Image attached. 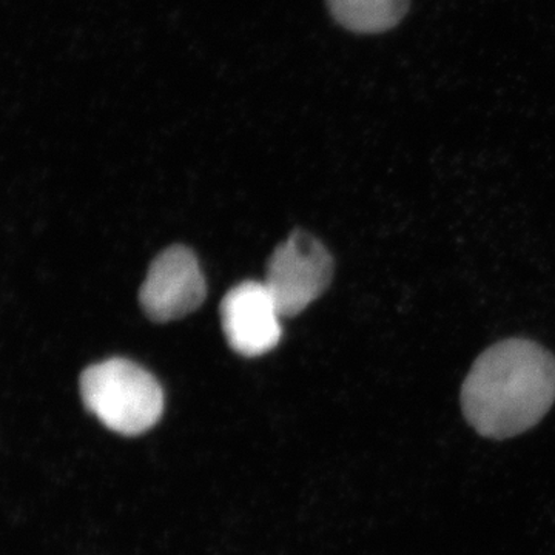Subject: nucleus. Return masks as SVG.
<instances>
[{"label": "nucleus", "mask_w": 555, "mask_h": 555, "mask_svg": "<svg viewBox=\"0 0 555 555\" xmlns=\"http://www.w3.org/2000/svg\"><path fill=\"white\" fill-rule=\"evenodd\" d=\"M332 276L334 259L327 248L297 230L273 251L262 283L284 318L308 309L331 286Z\"/></svg>", "instance_id": "7ed1b4c3"}, {"label": "nucleus", "mask_w": 555, "mask_h": 555, "mask_svg": "<svg viewBox=\"0 0 555 555\" xmlns=\"http://www.w3.org/2000/svg\"><path fill=\"white\" fill-rule=\"evenodd\" d=\"M281 315L264 283L246 281L221 302V326L229 346L240 356H264L280 343Z\"/></svg>", "instance_id": "39448f33"}, {"label": "nucleus", "mask_w": 555, "mask_h": 555, "mask_svg": "<svg viewBox=\"0 0 555 555\" xmlns=\"http://www.w3.org/2000/svg\"><path fill=\"white\" fill-rule=\"evenodd\" d=\"M80 397L108 429L138 436L158 423L164 392L158 379L130 360L112 358L80 375Z\"/></svg>", "instance_id": "f03ea898"}, {"label": "nucleus", "mask_w": 555, "mask_h": 555, "mask_svg": "<svg viewBox=\"0 0 555 555\" xmlns=\"http://www.w3.org/2000/svg\"><path fill=\"white\" fill-rule=\"evenodd\" d=\"M206 278L190 248H166L150 266L139 291L142 309L156 323H169L195 312L206 299Z\"/></svg>", "instance_id": "20e7f679"}, {"label": "nucleus", "mask_w": 555, "mask_h": 555, "mask_svg": "<svg viewBox=\"0 0 555 555\" xmlns=\"http://www.w3.org/2000/svg\"><path fill=\"white\" fill-rule=\"evenodd\" d=\"M555 403V357L539 343L507 338L488 347L462 387L466 422L492 440L520 436Z\"/></svg>", "instance_id": "f257e3e1"}, {"label": "nucleus", "mask_w": 555, "mask_h": 555, "mask_svg": "<svg viewBox=\"0 0 555 555\" xmlns=\"http://www.w3.org/2000/svg\"><path fill=\"white\" fill-rule=\"evenodd\" d=\"M411 0H327L338 24L361 35H377L397 27Z\"/></svg>", "instance_id": "423d86ee"}]
</instances>
